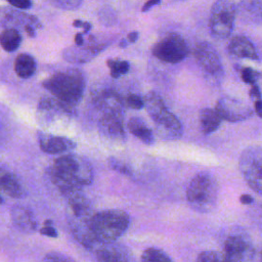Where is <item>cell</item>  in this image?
Listing matches in <instances>:
<instances>
[{
    "label": "cell",
    "mask_w": 262,
    "mask_h": 262,
    "mask_svg": "<svg viewBox=\"0 0 262 262\" xmlns=\"http://www.w3.org/2000/svg\"><path fill=\"white\" fill-rule=\"evenodd\" d=\"M108 165L110 167L115 170V171H118L119 173H122V174H125V175H131V168L124 162L122 161H119L115 158H110L108 159Z\"/></svg>",
    "instance_id": "28"
},
{
    "label": "cell",
    "mask_w": 262,
    "mask_h": 262,
    "mask_svg": "<svg viewBox=\"0 0 262 262\" xmlns=\"http://www.w3.org/2000/svg\"><path fill=\"white\" fill-rule=\"evenodd\" d=\"M241 77L242 80L247 84H255L259 77V73L253 70L252 68H244L241 71Z\"/></svg>",
    "instance_id": "31"
},
{
    "label": "cell",
    "mask_w": 262,
    "mask_h": 262,
    "mask_svg": "<svg viewBox=\"0 0 262 262\" xmlns=\"http://www.w3.org/2000/svg\"><path fill=\"white\" fill-rule=\"evenodd\" d=\"M120 47H122V48H125V47H127L128 46V42H127V40L126 39H122L121 41H120Z\"/></svg>",
    "instance_id": "45"
},
{
    "label": "cell",
    "mask_w": 262,
    "mask_h": 262,
    "mask_svg": "<svg viewBox=\"0 0 262 262\" xmlns=\"http://www.w3.org/2000/svg\"><path fill=\"white\" fill-rule=\"evenodd\" d=\"M239 202L244 205H249V204H252L254 202V199L250 194H242L239 196Z\"/></svg>",
    "instance_id": "38"
},
{
    "label": "cell",
    "mask_w": 262,
    "mask_h": 262,
    "mask_svg": "<svg viewBox=\"0 0 262 262\" xmlns=\"http://www.w3.org/2000/svg\"><path fill=\"white\" fill-rule=\"evenodd\" d=\"M238 168L248 185L262 194V147L245 148L238 159Z\"/></svg>",
    "instance_id": "6"
},
{
    "label": "cell",
    "mask_w": 262,
    "mask_h": 262,
    "mask_svg": "<svg viewBox=\"0 0 262 262\" xmlns=\"http://www.w3.org/2000/svg\"><path fill=\"white\" fill-rule=\"evenodd\" d=\"M199 120L202 132L205 135H209L219 128L222 119L215 108L206 107L200 111Z\"/></svg>",
    "instance_id": "19"
},
{
    "label": "cell",
    "mask_w": 262,
    "mask_h": 262,
    "mask_svg": "<svg viewBox=\"0 0 262 262\" xmlns=\"http://www.w3.org/2000/svg\"><path fill=\"white\" fill-rule=\"evenodd\" d=\"M50 1L59 8H62L66 10H73L80 7L83 0H50Z\"/></svg>",
    "instance_id": "30"
},
{
    "label": "cell",
    "mask_w": 262,
    "mask_h": 262,
    "mask_svg": "<svg viewBox=\"0 0 262 262\" xmlns=\"http://www.w3.org/2000/svg\"><path fill=\"white\" fill-rule=\"evenodd\" d=\"M20 42L21 36L19 32L14 28L5 29L0 34V45L7 52L15 51L19 47Z\"/></svg>",
    "instance_id": "25"
},
{
    "label": "cell",
    "mask_w": 262,
    "mask_h": 262,
    "mask_svg": "<svg viewBox=\"0 0 262 262\" xmlns=\"http://www.w3.org/2000/svg\"><path fill=\"white\" fill-rule=\"evenodd\" d=\"M218 182L209 173L201 172L189 182L186 199L189 206L198 212L207 213L216 206L218 198Z\"/></svg>",
    "instance_id": "4"
},
{
    "label": "cell",
    "mask_w": 262,
    "mask_h": 262,
    "mask_svg": "<svg viewBox=\"0 0 262 262\" xmlns=\"http://www.w3.org/2000/svg\"><path fill=\"white\" fill-rule=\"evenodd\" d=\"M40 233L43 235L50 236V237H57V231L52 225H44L40 229Z\"/></svg>",
    "instance_id": "35"
},
{
    "label": "cell",
    "mask_w": 262,
    "mask_h": 262,
    "mask_svg": "<svg viewBox=\"0 0 262 262\" xmlns=\"http://www.w3.org/2000/svg\"><path fill=\"white\" fill-rule=\"evenodd\" d=\"M105 45L94 42L93 36L89 37L88 43L78 46L74 45L64 49L62 55L63 58L72 63H85L93 59L100 51L103 50Z\"/></svg>",
    "instance_id": "13"
},
{
    "label": "cell",
    "mask_w": 262,
    "mask_h": 262,
    "mask_svg": "<svg viewBox=\"0 0 262 262\" xmlns=\"http://www.w3.org/2000/svg\"><path fill=\"white\" fill-rule=\"evenodd\" d=\"M194 57L202 71L214 78L223 74L222 63L216 49L208 42H200L194 48Z\"/></svg>",
    "instance_id": "9"
},
{
    "label": "cell",
    "mask_w": 262,
    "mask_h": 262,
    "mask_svg": "<svg viewBox=\"0 0 262 262\" xmlns=\"http://www.w3.org/2000/svg\"><path fill=\"white\" fill-rule=\"evenodd\" d=\"M215 110L222 120L232 123L245 121L253 115V110L248 104L237 98L229 96L219 98L216 102Z\"/></svg>",
    "instance_id": "10"
},
{
    "label": "cell",
    "mask_w": 262,
    "mask_h": 262,
    "mask_svg": "<svg viewBox=\"0 0 262 262\" xmlns=\"http://www.w3.org/2000/svg\"><path fill=\"white\" fill-rule=\"evenodd\" d=\"M198 261H200V262H218V261H224V259H223V255L219 254L216 251H205L199 255Z\"/></svg>",
    "instance_id": "29"
},
{
    "label": "cell",
    "mask_w": 262,
    "mask_h": 262,
    "mask_svg": "<svg viewBox=\"0 0 262 262\" xmlns=\"http://www.w3.org/2000/svg\"><path fill=\"white\" fill-rule=\"evenodd\" d=\"M128 130L131 134L139 138L143 143L150 145L155 142V137L150 128L145 124V122L137 117L131 118L127 123Z\"/></svg>",
    "instance_id": "20"
},
{
    "label": "cell",
    "mask_w": 262,
    "mask_h": 262,
    "mask_svg": "<svg viewBox=\"0 0 262 262\" xmlns=\"http://www.w3.org/2000/svg\"><path fill=\"white\" fill-rule=\"evenodd\" d=\"M38 140L40 148L49 155H59L76 147V142L70 138L43 132L38 134Z\"/></svg>",
    "instance_id": "14"
},
{
    "label": "cell",
    "mask_w": 262,
    "mask_h": 262,
    "mask_svg": "<svg viewBox=\"0 0 262 262\" xmlns=\"http://www.w3.org/2000/svg\"><path fill=\"white\" fill-rule=\"evenodd\" d=\"M155 123L156 133L163 139L175 140L181 137L183 133L182 124L178 118L167 107L150 117Z\"/></svg>",
    "instance_id": "11"
},
{
    "label": "cell",
    "mask_w": 262,
    "mask_h": 262,
    "mask_svg": "<svg viewBox=\"0 0 262 262\" xmlns=\"http://www.w3.org/2000/svg\"><path fill=\"white\" fill-rule=\"evenodd\" d=\"M236 5L231 0H216L210 11L209 28L217 39H226L230 36L236 17Z\"/></svg>",
    "instance_id": "5"
},
{
    "label": "cell",
    "mask_w": 262,
    "mask_h": 262,
    "mask_svg": "<svg viewBox=\"0 0 262 262\" xmlns=\"http://www.w3.org/2000/svg\"><path fill=\"white\" fill-rule=\"evenodd\" d=\"M52 182L64 193L71 195L82 186L92 182L93 173L89 162L76 155L57 158L49 170Z\"/></svg>",
    "instance_id": "1"
},
{
    "label": "cell",
    "mask_w": 262,
    "mask_h": 262,
    "mask_svg": "<svg viewBox=\"0 0 262 262\" xmlns=\"http://www.w3.org/2000/svg\"><path fill=\"white\" fill-rule=\"evenodd\" d=\"M141 260L144 262H171L170 257L156 248L146 249L141 255Z\"/></svg>",
    "instance_id": "27"
},
{
    "label": "cell",
    "mask_w": 262,
    "mask_h": 262,
    "mask_svg": "<svg viewBox=\"0 0 262 262\" xmlns=\"http://www.w3.org/2000/svg\"><path fill=\"white\" fill-rule=\"evenodd\" d=\"M72 105L53 97H43L38 104V119L41 123L47 124L59 119L70 117L73 114Z\"/></svg>",
    "instance_id": "12"
},
{
    "label": "cell",
    "mask_w": 262,
    "mask_h": 262,
    "mask_svg": "<svg viewBox=\"0 0 262 262\" xmlns=\"http://www.w3.org/2000/svg\"><path fill=\"white\" fill-rule=\"evenodd\" d=\"M236 12L242 17L252 20L262 18V0H241L236 6Z\"/></svg>",
    "instance_id": "24"
},
{
    "label": "cell",
    "mask_w": 262,
    "mask_h": 262,
    "mask_svg": "<svg viewBox=\"0 0 262 262\" xmlns=\"http://www.w3.org/2000/svg\"><path fill=\"white\" fill-rule=\"evenodd\" d=\"M43 86L52 96L75 106L82 98L85 89V78L78 69H68L44 80Z\"/></svg>",
    "instance_id": "3"
},
{
    "label": "cell",
    "mask_w": 262,
    "mask_h": 262,
    "mask_svg": "<svg viewBox=\"0 0 262 262\" xmlns=\"http://www.w3.org/2000/svg\"><path fill=\"white\" fill-rule=\"evenodd\" d=\"M0 189L10 198L19 199L25 195L24 188L10 171L0 168Z\"/></svg>",
    "instance_id": "18"
},
{
    "label": "cell",
    "mask_w": 262,
    "mask_h": 262,
    "mask_svg": "<svg viewBox=\"0 0 262 262\" xmlns=\"http://www.w3.org/2000/svg\"><path fill=\"white\" fill-rule=\"evenodd\" d=\"M222 255L224 261H250L254 258L255 250L249 237L245 234L235 233L225 239Z\"/></svg>",
    "instance_id": "8"
},
{
    "label": "cell",
    "mask_w": 262,
    "mask_h": 262,
    "mask_svg": "<svg viewBox=\"0 0 262 262\" xmlns=\"http://www.w3.org/2000/svg\"><path fill=\"white\" fill-rule=\"evenodd\" d=\"M99 131L105 138L121 141L125 139V131L121 114H103L98 123Z\"/></svg>",
    "instance_id": "15"
},
{
    "label": "cell",
    "mask_w": 262,
    "mask_h": 262,
    "mask_svg": "<svg viewBox=\"0 0 262 262\" xmlns=\"http://www.w3.org/2000/svg\"><path fill=\"white\" fill-rule=\"evenodd\" d=\"M7 2L18 9H29L32 6L31 0H7Z\"/></svg>",
    "instance_id": "34"
},
{
    "label": "cell",
    "mask_w": 262,
    "mask_h": 262,
    "mask_svg": "<svg viewBox=\"0 0 262 262\" xmlns=\"http://www.w3.org/2000/svg\"><path fill=\"white\" fill-rule=\"evenodd\" d=\"M11 220L15 227L25 233H33L37 229L38 223L33 212L23 205H15L12 208Z\"/></svg>",
    "instance_id": "16"
},
{
    "label": "cell",
    "mask_w": 262,
    "mask_h": 262,
    "mask_svg": "<svg viewBox=\"0 0 262 262\" xmlns=\"http://www.w3.org/2000/svg\"><path fill=\"white\" fill-rule=\"evenodd\" d=\"M261 258H262V253H261Z\"/></svg>",
    "instance_id": "48"
},
{
    "label": "cell",
    "mask_w": 262,
    "mask_h": 262,
    "mask_svg": "<svg viewBox=\"0 0 262 262\" xmlns=\"http://www.w3.org/2000/svg\"><path fill=\"white\" fill-rule=\"evenodd\" d=\"M84 42H85V40L83 39V34L82 33L76 34V36H75V44L78 45V46H81V45L84 44Z\"/></svg>",
    "instance_id": "42"
},
{
    "label": "cell",
    "mask_w": 262,
    "mask_h": 262,
    "mask_svg": "<svg viewBox=\"0 0 262 262\" xmlns=\"http://www.w3.org/2000/svg\"><path fill=\"white\" fill-rule=\"evenodd\" d=\"M43 261H73L72 258L60 254V253H56V252H52V253H48L44 258Z\"/></svg>",
    "instance_id": "33"
},
{
    "label": "cell",
    "mask_w": 262,
    "mask_h": 262,
    "mask_svg": "<svg viewBox=\"0 0 262 262\" xmlns=\"http://www.w3.org/2000/svg\"><path fill=\"white\" fill-rule=\"evenodd\" d=\"M129 216L126 212L111 209L97 212L87 220V228L94 243H113L128 228Z\"/></svg>",
    "instance_id": "2"
},
{
    "label": "cell",
    "mask_w": 262,
    "mask_h": 262,
    "mask_svg": "<svg viewBox=\"0 0 262 262\" xmlns=\"http://www.w3.org/2000/svg\"><path fill=\"white\" fill-rule=\"evenodd\" d=\"M44 225H52V221L51 220H46L44 222Z\"/></svg>",
    "instance_id": "46"
},
{
    "label": "cell",
    "mask_w": 262,
    "mask_h": 262,
    "mask_svg": "<svg viewBox=\"0 0 262 262\" xmlns=\"http://www.w3.org/2000/svg\"><path fill=\"white\" fill-rule=\"evenodd\" d=\"M106 64L110 69L111 76L115 79H118L122 75L128 73L130 69V63L127 60H120V59H107Z\"/></svg>",
    "instance_id": "26"
},
{
    "label": "cell",
    "mask_w": 262,
    "mask_h": 262,
    "mask_svg": "<svg viewBox=\"0 0 262 262\" xmlns=\"http://www.w3.org/2000/svg\"><path fill=\"white\" fill-rule=\"evenodd\" d=\"M82 28L84 29L83 34H86V33H88V32L90 31V29H91V24H90V23H88V21H83V26H82Z\"/></svg>",
    "instance_id": "43"
},
{
    "label": "cell",
    "mask_w": 262,
    "mask_h": 262,
    "mask_svg": "<svg viewBox=\"0 0 262 262\" xmlns=\"http://www.w3.org/2000/svg\"><path fill=\"white\" fill-rule=\"evenodd\" d=\"M103 247L99 248L95 252L96 259L101 262H113V261H127L129 260L125 250L118 247L112 246L111 243L102 244Z\"/></svg>",
    "instance_id": "23"
},
{
    "label": "cell",
    "mask_w": 262,
    "mask_h": 262,
    "mask_svg": "<svg viewBox=\"0 0 262 262\" xmlns=\"http://www.w3.org/2000/svg\"><path fill=\"white\" fill-rule=\"evenodd\" d=\"M3 203V199H2V196L0 195V204H2Z\"/></svg>",
    "instance_id": "47"
},
{
    "label": "cell",
    "mask_w": 262,
    "mask_h": 262,
    "mask_svg": "<svg viewBox=\"0 0 262 262\" xmlns=\"http://www.w3.org/2000/svg\"><path fill=\"white\" fill-rule=\"evenodd\" d=\"M160 2H161V0H147V1L143 4L141 10H142L143 12H145V11L149 10L151 7H154V6L158 5V4H160Z\"/></svg>",
    "instance_id": "37"
},
{
    "label": "cell",
    "mask_w": 262,
    "mask_h": 262,
    "mask_svg": "<svg viewBox=\"0 0 262 262\" xmlns=\"http://www.w3.org/2000/svg\"><path fill=\"white\" fill-rule=\"evenodd\" d=\"M186 41L176 33H170L158 41L152 47V54L160 60L168 63H178L188 54Z\"/></svg>",
    "instance_id": "7"
},
{
    "label": "cell",
    "mask_w": 262,
    "mask_h": 262,
    "mask_svg": "<svg viewBox=\"0 0 262 262\" xmlns=\"http://www.w3.org/2000/svg\"><path fill=\"white\" fill-rule=\"evenodd\" d=\"M69 203L74 216L78 220H86L92 216L89 201L84 195L80 194L78 191L70 195Z\"/></svg>",
    "instance_id": "21"
},
{
    "label": "cell",
    "mask_w": 262,
    "mask_h": 262,
    "mask_svg": "<svg viewBox=\"0 0 262 262\" xmlns=\"http://www.w3.org/2000/svg\"><path fill=\"white\" fill-rule=\"evenodd\" d=\"M24 29H25V31H26V33L30 36V37H35V27H33L32 25H26L25 27H24Z\"/></svg>",
    "instance_id": "41"
},
{
    "label": "cell",
    "mask_w": 262,
    "mask_h": 262,
    "mask_svg": "<svg viewBox=\"0 0 262 262\" xmlns=\"http://www.w3.org/2000/svg\"><path fill=\"white\" fill-rule=\"evenodd\" d=\"M37 70L35 58L28 53H20L14 61V72L19 78L29 79Z\"/></svg>",
    "instance_id": "22"
},
{
    "label": "cell",
    "mask_w": 262,
    "mask_h": 262,
    "mask_svg": "<svg viewBox=\"0 0 262 262\" xmlns=\"http://www.w3.org/2000/svg\"><path fill=\"white\" fill-rule=\"evenodd\" d=\"M138 37H139L138 32L133 31V32H131V33H129V34H128L127 39H128V41H129L130 43H134V42H136V41H137Z\"/></svg>",
    "instance_id": "40"
},
{
    "label": "cell",
    "mask_w": 262,
    "mask_h": 262,
    "mask_svg": "<svg viewBox=\"0 0 262 262\" xmlns=\"http://www.w3.org/2000/svg\"><path fill=\"white\" fill-rule=\"evenodd\" d=\"M255 113L258 117L262 118V99H257L255 100Z\"/></svg>",
    "instance_id": "39"
},
{
    "label": "cell",
    "mask_w": 262,
    "mask_h": 262,
    "mask_svg": "<svg viewBox=\"0 0 262 262\" xmlns=\"http://www.w3.org/2000/svg\"><path fill=\"white\" fill-rule=\"evenodd\" d=\"M126 104L133 110H141L144 107V100L137 94H129L126 97Z\"/></svg>",
    "instance_id": "32"
},
{
    "label": "cell",
    "mask_w": 262,
    "mask_h": 262,
    "mask_svg": "<svg viewBox=\"0 0 262 262\" xmlns=\"http://www.w3.org/2000/svg\"><path fill=\"white\" fill-rule=\"evenodd\" d=\"M228 51L231 55L239 58H249L253 60L259 58L254 44L245 36L233 37L229 41Z\"/></svg>",
    "instance_id": "17"
},
{
    "label": "cell",
    "mask_w": 262,
    "mask_h": 262,
    "mask_svg": "<svg viewBox=\"0 0 262 262\" xmlns=\"http://www.w3.org/2000/svg\"><path fill=\"white\" fill-rule=\"evenodd\" d=\"M73 26H74L75 28H82L83 21L80 20V19H75V20L73 21Z\"/></svg>",
    "instance_id": "44"
},
{
    "label": "cell",
    "mask_w": 262,
    "mask_h": 262,
    "mask_svg": "<svg viewBox=\"0 0 262 262\" xmlns=\"http://www.w3.org/2000/svg\"><path fill=\"white\" fill-rule=\"evenodd\" d=\"M250 97L253 100H257V99H261V92L259 87L256 84H252L251 89H250Z\"/></svg>",
    "instance_id": "36"
}]
</instances>
